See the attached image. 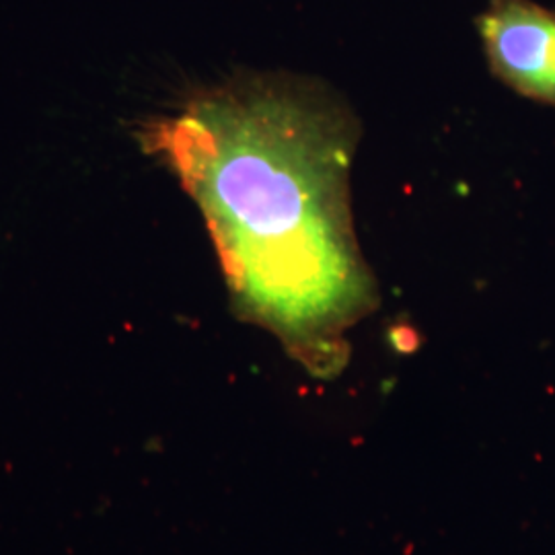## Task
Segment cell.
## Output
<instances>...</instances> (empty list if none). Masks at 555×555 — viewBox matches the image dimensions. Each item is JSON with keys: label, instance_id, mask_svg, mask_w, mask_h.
Returning a JSON list of instances; mask_svg holds the SVG:
<instances>
[{"label": "cell", "instance_id": "3957f363", "mask_svg": "<svg viewBox=\"0 0 555 555\" xmlns=\"http://www.w3.org/2000/svg\"><path fill=\"white\" fill-rule=\"evenodd\" d=\"M391 339H393L397 350H401V352L416 350L417 336L412 327H397Z\"/></svg>", "mask_w": 555, "mask_h": 555}, {"label": "cell", "instance_id": "6da1fadb", "mask_svg": "<svg viewBox=\"0 0 555 555\" xmlns=\"http://www.w3.org/2000/svg\"><path fill=\"white\" fill-rule=\"evenodd\" d=\"M360 126L330 87L245 75L146 126L144 144L198 204L233 307L319 377L378 305L350 202Z\"/></svg>", "mask_w": 555, "mask_h": 555}, {"label": "cell", "instance_id": "7a4b0ae2", "mask_svg": "<svg viewBox=\"0 0 555 555\" xmlns=\"http://www.w3.org/2000/svg\"><path fill=\"white\" fill-rule=\"evenodd\" d=\"M476 25L492 75L555 107V11L533 0H490Z\"/></svg>", "mask_w": 555, "mask_h": 555}]
</instances>
